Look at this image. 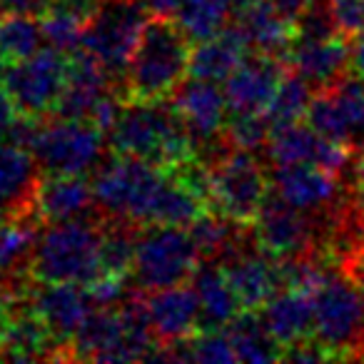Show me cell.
Listing matches in <instances>:
<instances>
[{"mask_svg": "<svg viewBox=\"0 0 364 364\" xmlns=\"http://www.w3.org/2000/svg\"><path fill=\"white\" fill-rule=\"evenodd\" d=\"M190 36L177 18L152 16L122 75V97L135 102L167 100L190 73Z\"/></svg>", "mask_w": 364, "mask_h": 364, "instance_id": "1", "label": "cell"}, {"mask_svg": "<svg viewBox=\"0 0 364 364\" xmlns=\"http://www.w3.org/2000/svg\"><path fill=\"white\" fill-rule=\"evenodd\" d=\"M107 137L112 152L140 157L162 170H175L198 157L188 127L182 125L172 102L165 100H125Z\"/></svg>", "mask_w": 364, "mask_h": 364, "instance_id": "2", "label": "cell"}, {"mask_svg": "<svg viewBox=\"0 0 364 364\" xmlns=\"http://www.w3.org/2000/svg\"><path fill=\"white\" fill-rule=\"evenodd\" d=\"M102 218L50 223L36 240L26 274L31 282L90 284L100 269Z\"/></svg>", "mask_w": 364, "mask_h": 364, "instance_id": "3", "label": "cell"}, {"mask_svg": "<svg viewBox=\"0 0 364 364\" xmlns=\"http://www.w3.org/2000/svg\"><path fill=\"white\" fill-rule=\"evenodd\" d=\"M314 339L329 359H364V289L329 272L314 292Z\"/></svg>", "mask_w": 364, "mask_h": 364, "instance_id": "4", "label": "cell"}, {"mask_svg": "<svg viewBox=\"0 0 364 364\" xmlns=\"http://www.w3.org/2000/svg\"><path fill=\"white\" fill-rule=\"evenodd\" d=\"M210 167V210L240 225H252L269 193V177L255 152L228 147Z\"/></svg>", "mask_w": 364, "mask_h": 364, "instance_id": "5", "label": "cell"}, {"mask_svg": "<svg viewBox=\"0 0 364 364\" xmlns=\"http://www.w3.org/2000/svg\"><path fill=\"white\" fill-rule=\"evenodd\" d=\"M200 259L203 257L190 230L150 225V228H142L137 237L132 279L140 292H155L162 287L182 284L193 277Z\"/></svg>", "mask_w": 364, "mask_h": 364, "instance_id": "6", "label": "cell"}, {"mask_svg": "<svg viewBox=\"0 0 364 364\" xmlns=\"http://www.w3.org/2000/svg\"><path fill=\"white\" fill-rule=\"evenodd\" d=\"M167 170L140 157L115 155L97 170L92 180L97 215L115 220H130L142 228V215L160 188Z\"/></svg>", "mask_w": 364, "mask_h": 364, "instance_id": "7", "label": "cell"}, {"mask_svg": "<svg viewBox=\"0 0 364 364\" xmlns=\"http://www.w3.org/2000/svg\"><path fill=\"white\" fill-rule=\"evenodd\" d=\"M145 13L140 0H105L90 18H85L80 48L105 68L112 80L122 82L147 23Z\"/></svg>", "mask_w": 364, "mask_h": 364, "instance_id": "8", "label": "cell"}, {"mask_svg": "<svg viewBox=\"0 0 364 364\" xmlns=\"http://www.w3.org/2000/svg\"><path fill=\"white\" fill-rule=\"evenodd\" d=\"M105 132L87 120H41L31 152L46 175H85L100 162Z\"/></svg>", "mask_w": 364, "mask_h": 364, "instance_id": "9", "label": "cell"}, {"mask_svg": "<svg viewBox=\"0 0 364 364\" xmlns=\"http://www.w3.org/2000/svg\"><path fill=\"white\" fill-rule=\"evenodd\" d=\"M68 60H70V55L55 50V48H46L26 60L3 65L0 82L11 92L21 115H50L63 87H65Z\"/></svg>", "mask_w": 364, "mask_h": 364, "instance_id": "10", "label": "cell"}, {"mask_svg": "<svg viewBox=\"0 0 364 364\" xmlns=\"http://www.w3.org/2000/svg\"><path fill=\"white\" fill-rule=\"evenodd\" d=\"M172 107L180 115L182 125L188 127L200 160L210 162L230 147V142L225 140L230 105L218 82L203 77L182 80L172 92Z\"/></svg>", "mask_w": 364, "mask_h": 364, "instance_id": "11", "label": "cell"}, {"mask_svg": "<svg viewBox=\"0 0 364 364\" xmlns=\"http://www.w3.org/2000/svg\"><path fill=\"white\" fill-rule=\"evenodd\" d=\"M255 242L272 257H297L317 252L319 225L312 213L289 205L272 188L252 223Z\"/></svg>", "mask_w": 364, "mask_h": 364, "instance_id": "12", "label": "cell"}, {"mask_svg": "<svg viewBox=\"0 0 364 364\" xmlns=\"http://www.w3.org/2000/svg\"><path fill=\"white\" fill-rule=\"evenodd\" d=\"M307 125L329 140L352 145L364 130V80L342 75L324 90H317L307 112Z\"/></svg>", "mask_w": 364, "mask_h": 364, "instance_id": "13", "label": "cell"}, {"mask_svg": "<svg viewBox=\"0 0 364 364\" xmlns=\"http://www.w3.org/2000/svg\"><path fill=\"white\" fill-rule=\"evenodd\" d=\"M267 155L274 165H294V162H309L342 177L344 170L357 160L352 145L329 140L319 135L314 127L304 122H294L287 127L272 130L267 142Z\"/></svg>", "mask_w": 364, "mask_h": 364, "instance_id": "14", "label": "cell"}, {"mask_svg": "<svg viewBox=\"0 0 364 364\" xmlns=\"http://www.w3.org/2000/svg\"><path fill=\"white\" fill-rule=\"evenodd\" d=\"M28 299L68 359V347L73 337L85 322L90 309L95 307L87 287L77 282H36V287L28 292Z\"/></svg>", "mask_w": 364, "mask_h": 364, "instance_id": "15", "label": "cell"}, {"mask_svg": "<svg viewBox=\"0 0 364 364\" xmlns=\"http://www.w3.org/2000/svg\"><path fill=\"white\" fill-rule=\"evenodd\" d=\"M269 188L289 205L312 215L334 208L342 193L339 175L309 162L274 165V170L269 172Z\"/></svg>", "mask_w": 364, "mask_h": 364, "instance_id": "16", "label": "cell"}, {"mask_svg": "<svg viewBox=\"0 0 364 364\" xmlns=\"http://www.w3.org/2000/svg\"><path fill=\"white\" fill-rule=\"evenodd\" d=\"M232 28L252 53L282 58L287 63L294 46V21L282 16L269 0H235Z\"/></svg>", "mask_w": 364, "mask_h": 364, "instance_id": "17", "label": "cell"}, {"mask_svg": "<svg viewBox=\"0 0 364 364\" xmlns=\"http://www.w3.org/2000/svg\"><path fill=\"white\" fill-rule=\"evenodd\" d=\"M287 75V63L282 58L252 53L237 65V70L225 80V97L232 112H264L272 102L282 77Z\"/></svg>", "mask_w": 364, "mask_h": 364, "instance_id": "18", "label": "cell"}, {"mask_svg": "<svg viewBox=\"0 0 364 364\" xmlns=\"http://www.w3.org/2000/svg\"><path fill=\"white\" fill-rule=\"evenodd\" d=\"M145 304L162 347H172L200 332V299L193 284L182 282L147 292Z\"/></svg>", "mask_w": 364, "mask_h": 364, "instance_id": "19", "label": "cell"}, {"mask_svg": "<svg viewBox=\"0 0 364 364\" xmlns=\"http://www.w3.org/2000/svg\"><path fill=\"white\" fill-rule=\"evenodd\" d=\"M223 262L242 309L259 312L282 289L277 257L267 255L264 250H252L245 245L237 252L225 257Z\"/></svg>", "mask_w": 364, "mask_h": 364, "instance_id": "20", "label": "cell"}, {"mask_svg": "<svg viewBox=\"0 0 364 364\" xmlns=\"http://www.w3.org/2000/svg\"><path fill=\"white\" fill-rule=\"evenodd\" d=\"M97 210L92 185L82 175H46L36 188L31 215L41 225L80 220Z\"/></svg>", "mask_w": 364, "mask_h": 364, "instance_id": "21", "label": "cell"}, {"mask_svg": "<svg viewBox=\"0 0 364 364\" xmlns=\"http://www.w3.org/2000/svg\"><path fill=\"white\" fill-rule=\"evenodd\" d=\"M349 38L337 36L327 41H294L287 55V68L307 80L314 90H324L342 75H347L352 60Z\"/></svg>", "mask_w": 364, "mask_h": 364, "instance_id": "22", "label": "cell"}, {"mask_svg": "<svg viewBox=\"0 0 364 364\" xmlns=\"http://www.w3.org/2000/svg\"><path fill=\"white\" fill-rule=\"evenodd\" d=\"M43 177L36 155L13 142H0V210L8 215H31L36 188Z\"/></svg>", "mask_w": 364, "mask_h": 364, "instance_id": "23", "label": "cell"}, {"mask_svg": "<svg viewBox=\"0 0 364 364\" xmlns=\"http://www.w3.org/2000/svg\"><path fill=\"white\" fill-rule=\"evenodd\" d=\"M200 299V329H228L242 312L237 294L220 259H205L190 277Z\"/></svg>", "mask_w": 364, "mask_h": 364, "instance_id": "24", "label": "cell"}, {"mask_svg": "<svg viewBox=\"0 0 364 364\" xmlns=\"http://www.w3.org/2000/svg\"><path fill=\"white\" fill-rule=\"evenodd\" d=\"M264 327L284 349L314 334V292L304 289H279L262 309Z\"/></svg>", "mask_w": 364, "mask_h": 364, "instance_id": "25", "label": "cell"}, {"mask_svg": "<svg viewBox=\"0 0 364 364\" xmlns=\"http://www.w3.org/2000/svg\"><path fill=\"white\" fill-rule=\"evenodd\" d=\"M205 210H210V205L180 175L167 170L142 215V228H150V225L190 228Z\"/></svg>", "mask_w": 364, "mask_h": 364, "instance_id": "26", "label": "cell"}, {"mask_svg": "<svg viewBox=\"0 0 364 364\" xmlns=\"http://www.w3.org/2000/svg\"><path fill=\"white\" fill-rule=\"evenodd\" d=\"M122 344V319L117 307H92L68 347V359L117 362Z\"/></svg>", "mask_w": 364, "mask_h": 364, "instance_id": "27", "label": "cell"}, {"mask_svg": "<svg viewBox=\"0 0 364 364\" xmlns=\"http://www.w3.org/2000/svg\"><path fill=\"white\" fill-rule=\"evenodd\" d=\"M247 50L250 48L245 38L232 26H228L218 36L198 43V48L190 55V75L213 82H225L237 70L240 63L247 58Z\"/></svg>", "mask_w": 364, "mask_h": 364, "instance_id": "28", "label": "cell"}, {"mask_svg": "<svg viewBox=\"0 0 364 364\" xmlns=\"http://www.w3.org/2000/svg\"><path fill=\"white\" fill-rule=\"evenodd\" d=\"M190 235H193L198 252L203 259H220L230 257L232 252H237L240 247H245V230L247 225H240L235 220H230L228 215L218 213V210H205L193 225H190Z\"/></svg>", "mask_w": 364, "mask_h": 364, "instance_id": "29", "label": "cell"}, {"mask_svg": "<svg viewBox=\"0 0 364 364\" xmlns=\"http://www.w3.org/2000/svg\"><path fill=\"white\" fill-rule=\"evenodd\" d=\"M230 339H232L237 362H279L284 357V347L269 334L264 327L259 312L242 309L228 327Z\"/></svg>", "mask_w": 364, "mask_h": 364, "instance_id": "30", "label": "cell"}, {"mask_svg": "<svg viewBox=\"0 0 364 364\" xmlns=\"http://www.w3.org/2000/svg\"><path fill=\"white\" fill-rule=\"evenodd\" d=\"M140 225L130 220L102 218V235H100V269L102 274H115V277H130L132 264H135L137 237H140Z\"/></svg>", "mask_w": 364, "mask_h": 364, "instance_id": "31", "label": "cell"}, {"mask_svg": "<svg viewBox=\"0 0 364 364\" xmlns=\"http://www.w3.org/2000/svg\"><path fill=\"white\" fill-rule=\"evenodd\" d=\"M43 23L38 16L8 13L0 16V65L26 60L43 46Z\"/></svg>", "mask_w": 364, "mask_h": 364, "instance_id": "32", "label": "cell"}, {"mask_svg": "<svg viewBox=\"0 0 364 364\" xmlns=\"http://www.w3.org/2000/svg\"><path fill=\"white\" fill-rule=\"evenodd\" d=\"M38 220L33 215H8L0 223V269L26 272L31 252L38 240Z\"/></svg>", "mask_w": 364, "mask_h": 364, "instance_id": "33", "label": "cell"}, {"mask_svg": "<svg viewBox=\"0 0 364 364\" xmlns=\"http://www.w3.org/2000/svg\"><path fill=\"white\" fill-rule=\"evenodd\" d=\"M312 97H314V87L309 85L307 80H302L297 73H292L287 68V75L282 77V82H279L272 102H269L267 110H264V115H267L272 130L307 120Z\"/></svg>", "mask_w": 364, "mask_h": 364, "instance_id": "34", "label": "cell"}, {"mask_svg": "<svg viewBox=\"0 0 364 364\" xmlns=\"http://www.w3.org/2000/svg\"><path fill=\"white\" fill-rule=\"evenodd\" d=\"M232 11L235 0H185L175 18L185 28L190 41L200 43L225 31Z\"/></svg>", "mask_w": 364, "mask_h": 364, "instance_id": "35", "label": "cell"}, {"mask_svg": "<svg viewBox=\"0 0 364 364\" xmlns=\"http://www.w3.org/2000/svg\"><path fill=\"white\" fill-rule=\"evenodd\" d=\"M41 23H43V38H46L48 48H55V50L65 53V55H73L75 50H80L85 18L68 11V8L53 6L41 18Z\"/></svg>", "mask_w": 364, "mask_h": 364, "instance_id": "36", "label": "cell"}, {"mask_svg": "<svg viewBox=\"0 0 364 364\" xmlns=\"http://www.w3.org/2000/svg\"><path fill=\"white\" fill-rule=\"evenodd\" d=\"M269 137H272V125L264 112H232L225 125V140L237 150L257 152L267 147Z\"/></svg>", "mask_w": 364, "mask_h": 364, "instance_id": "37", "label": "cell"}, {"mask_svg": "<svg viewBox=\"0 0 364 364\" xmlns=\"http://www.w3.org/2000/svg\"><path fill=\"white\" fill-rule=\"evenodd\" d=\"M339 36L349 38L364 31V0H329Z\"/></svg>", "mask_w": 364, "mask_h": 364, "instance_id": "38", "label": "cell"}, {"mask_svg": "<svg viewBox=\"0 0 364 364\" xmlns=\"http://www.w3.org/2000/svg\"><path fill=\"white\" fill-rule=\"evenodd\" d=\"M0 6L6 13H26V16L43 18L55 6V0H0Z\"/></svg>", "mask_w": 364, "mask_h": 364, "instance_id": "39", "label": "cell"}, {"mask_svg": "<svg viewBox=\"0 0 364 364\" xmlns=\"http://www.w3.org/2000/svg\"><path fill=\"white\" fill-rule=\"evenodd\" d=\"M18 115H21V112H18L11 92L6 90V85H3V82H0V142H6L8 132H11L13 122L18 120Z\"/></svg>", "mask_w": 364, "mask_h": 364, "instance_id": "40", "label": "cell"}, {"mask_svg": "<svg viewBox=\"0 0 364 364\" xmlns=\"http://www.w3.org/2000/svg\"><path fill=\"white\" fill-rule=\"evenodd\" d=\"M342 272L364 289V237L359 240V245L347 255V259L342 262Z\"/></svg>", "mask_w": 364, "mask_h": 364, "instance_id": "41", "label": "cell"}, {"mask_svg": "<svg viewBox=\"0 0 364 364\" xmlns=\"http://www.w3.org/2000/svg\"><path fill=\"white\" fill-rule=\"evenodd\" d=\"M11 317H13V292L3 287L0 289V349H3L8 327H11Z\"/></svg>", "mask_w": 364, "mask_h": 364, "instance_id": "42", "label": "cell"}, {"mask_svg": "<svg viewBox=\"0 0 364 364\" xmlns=\"http://www.w3.org/2000/svg\"><path fill=\"white\" fill-rule=\"evenodd\" d=\"M140 3L145 6L147 13H152V16L175 18L177 11H180V6L185 3V0H140Z\"/></svg>", "mask_w": 364, "mask_h": 364, "instance_id": "43", "label": "cell"}, {"mask_svg": "<svg viewBox=\"0 0 364 364\" xmlns=\"http://www.w3.org/2000/svg\"><path fill=\"white\" fill-rule=\"evenodd\" d=\"M102 3H105V0H55V6L68 8V11L77 13L80 18H90Z\"/></svg>", "mask_w": 364, "mask_h": 364, "instance_id": "44", "label": "cell"}, {"mask_svg": "<svg viewBox=\"0 0 364 364\" xmlns=\"http://www.w3.org/2000/svg\"><path fill=\"white\" fill-rule=\"evenodd\" d=\"M349 46H352V60H349V65H352L354 75H359L364 80V31L359 36H354Z\"/></svg>", "mask_w": 364, "mask_h": 364, "instance_id": "45", "label": "cell"}, {"mask_svg": "<svg viewBox=\"0 0 364 364\" xmlns=\"http://www.w3.org/2000/svg\"><path fill=\"white\" fill-rule=\"evenodd\" d=\"M269 3H272L282 16H287L289 21H294V18H297L299 13L312 3V0H269Z\"/></svg>", "mask_w": 364, "mask_h": 364, "instance_id": "46", "label": "cell"}, {"mask_svg": "<svg viewBox=\"0 0 364 364\" xmlns=\"http://www.w3.org/2000/svg\"><path fill=\"white\" fill-rule=\"evenodd\" d=\"M0 289H3V269H0Z\"/></svg>", "mask_w": 364, "mask_h": 364, "instance_id": "47", "label": "cell"}, {"mask_svg": "<svg viewBox=\"0 0 364 364\" xmlns=\"http://www.w3.org/2000/svg\"><path fill=\"white\" fill-rule=\"evenodd\" d=\"M0 11H3V6H0Z\"/></svg>", "mask_w": 364, "mask_h": 364, "instance_id": "48", "label": "cell"}]
</instances>
